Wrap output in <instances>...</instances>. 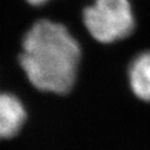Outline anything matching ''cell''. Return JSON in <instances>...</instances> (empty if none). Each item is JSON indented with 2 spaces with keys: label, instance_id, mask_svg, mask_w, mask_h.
<instances>
[{
  "label": "cell",
  "instance_id": "277c9868",
  "mask_svg": "<svg viewBox=\"0 0 150 150\" xmlns=\"http://www.w3.org/2000/svg\"><path fill=\"white\" fill-rule=\"evenodd\" d=\"M129 85L134 96L150 102V51L138 54L129 66Z\"/></svg>",
  "mask_w": 150,
  "mask_h": 150
},
{
  "label": "cell",
  "instance_id": "3957f363",
  "mask_svg": "<svg viewBox=\"0 0 150 150\" xmlns=\"http://www.w3.org/2000/svg\"><path fill=\"white\" fill-rule=\"evenodd\" d=\"M27 118L26 109L12 93L0 92V140L16 136Z\"/></svg>",
  "mask_w": 150,
  "mask_h": 150
},
{
  "label": "cell",
  "instance_id": "7a4b0ae2",
  "mask_svg": "<svg viewBox=\"0 0 150 150\" xmlns=\"http://www.w3.org/2000/svg\"><path fill=\"white\" fill-rule=\"evenodd\" d=\"M87 31L100 43H113L128 38L136 28L130 0H92L82 13Z\"/></svg>",
  "mask_w": 150,
  "mask_h": 150
},
{
  "label": "cell",
  "instance_id": "5b68a950",
  "mask_svg": "<svg viewBox=\"0 0 150 150\" xmlns=\"http://www.w3.org/2000/svg\"><path fill=\"white\" fill-rule=\"evenodd\" d=\"M49 1L50 0H27L28 4H30L31 6H42Z\"/></svg>",
  "mask_w": 150,
  "mask_h": 150
},
{
  "label": "cell",
  "instance_id": "6da1fadb",
  "mask_svg": "<svg viewBox=\"0 0 150 150\" xmlns=\"http://www.w3.org/2000/svg\"><path fill=\"white\" fill-rule=\"evenodd\" d=\"M80 58V45L68 28L42 19L25 35L20 66L38 90L64 95L75 85Z\"/></svg>",
  "mask_w": 150,
  "mask_h": 150
}]
</instances>
